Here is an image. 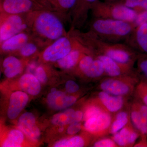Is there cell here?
Here are the masks:
<instances>
[{"mask_svg":"<svg viewBox=\"0 0 147 147\" xmlns=\"http://www.w3.org/2000/svg\"><path fill=\"white\" fill-rule=\"evenodd\" d=\"M137 47L142 53L147 54V23L136 27L132 34Z\"/></svg>","mask_w":147,"mask_h":147,"instance_id":"obj_21","label":"cell"},{"mask_svg":"<svg viewBox=\"0 0 147 147\" xmlns=\"http://www.w3.org/2000/svg\"><path fill=\"white\" fill-rule=\"evenodd\" d=\"M128 122V115L125 112H120L117 114L115 119L110 126V132L115 134L125 126Z\"/></svg>","mask_w":147,"mask_h":147,"instance_id":"obj_28","label":"cell"},{"mask_svg":"<svg viewBox=\"0 0 147 147\" xmlns=\"http://www.w3.org/2000/svg\"><path fill=\"white\" fill-rule=\"evenodd\" d=\"M124 5L130 8L136 7L147 10V0H125Z\"/></svg>","mask_w":147,"mask_h":147,"instance_id":"obj_33","label":"cell"},{"mask_svg":"<svg viewBox=\"0 0 147 147\" xmlns=\"http://www.w3.org/2000/svg\"><path fill=\"white\" fill-rule=\"evenodd\" d=\"M30 32H22L1 43V53H15L20 50L27 42L35 38Z\"/></svg>","mask_w":147,"mask_h":147,"instance_id":"obj_14","label":"cell"},{"mask_svg":"<svg viewBox=\"0 0 147 147\" xmlns=\"http://www.w3.org/2000/svg\"><path fill=\"white\" fill-rule=\"evenodd\" d=\"M105 73L104 66L101 61L95 58L84 75L90 78H97Z\"/></svg>","mask_w":147,"mask_h":147,"instance_id":"obj_27","label":"cell"},{"mask_svg":"<svg viewBox=\"0 0 147 147\" xmlns=\"http://www.w3.org/2000/svg\"><path fill=\"white\" fill-rule=\"evenodd\" d=\"M83 45L76 37L67 34L45 47L40 56L44 61L55 62L65 57L72 50Z\"/></svg>","mask_w":147,"mask_h":147,"instance_id":"obj_5","label":"cell"},{"mask_svg":"<svg viewBox=\"0 0 147 147\" xmlns=\"http://www.w3.org/2000/svg\"><path fill=\"white\" fill-rule=\"evenodd\" d=\"M21 89L32 96H36L40 92V82L35 75L31 74H25L20 77L18 81Z\"/></svg>","mask_w":147,"mask_h":147,"instance_id":"obj_18","label":"cell"},{"mask_svg":"<svg viewBox=\"0 0 147 147\" xmlns=\"http://www.w3.org/2000/svg\"><path fill=\"white\" fill-rule=\"evenodd\" d=\"M77 98L73 96L68 95L65 92L52 89L47 95V102L48 106L53 110H63L74 104Z\"/></svg>","mask_w":147,"mask_h":147,"instance_id":"obj_13","label":"cell"},{"mask_svg":"<svg viewBox=\"0 0 147 147\" xmlns=\"http://www.w3.org/2000/svg\"><path fill=\"white\" fill-rule=\"evenodd\" d=\"M56 13L45 9L26 14L30 31L46 46L67 35L62 22Z\"/></svg>","mask_w":147,"mask_h":147,"instance_id":"obj_1","label":"cell"},{"mask_svg":"<svg viewBox=\"0 0 147 147\" xmlns=\"http://www.w3.org/2000/svg\"><path fill=\"white\" fill-rule=\"evenodd\" d=\"M66 90L69 93H74L79 91V86L76 82L73 80H69L65 85Z\"/></svg>","mask_w":147,"mask_h":147,"instance_id":"obj_36","label":"cell"},{"mask_svg":"<svg viewBox=\"0 0 147 147\" xmlns=\"http://www.w3.org/2000/svg\"><path fill=\"white\" fill-rule=\"evenodd\" d=\"M17 126L29 139L37 141L40 136V131L37 125L34 115L31 113L26 112L22 114L18 119Z\"/></svg>","mask_w":147,"mask_h":147,"instance_id":"obj_12","label":"cell"},{"mask_svg":"<svg viewBox=\"0 0 147 147\" xmlns=\"http://www.w3.org/2000/svg\"><path fill=\"white\" fill-rule=\"evenodd\" d=\"M117 144L113 139H100L93 145L94 147H114L117 146Z\"/></svg>","mask_w":147,"mask_h":147,"instance_id":"obj_35","label":"cell"},{"mask_svg":"<svg viewBox=\"0 0 147 147\" xmlns=\"http://www.w3.org/2000/svg\"><path fill=\"white\" fill-rule=\"evenodd\" d=\"M84 113L80 110L75 112V122H80L84 119Z\"/></svg>","mask_w":147,"mask_h":147,"instance_id":"obj_39","label":"cell"},{"mask_svg":"<svg viewBox=\"0 0 147 147\" xmlns=\"http://www.w3.org/2000/svg\"><path fill=\"white\" fill-rule=\"evenodd\" d=\"M45 43L36 38L27 42L20 50L15 53H18L24 57H29L34 55L37 53L39 47L45 45Z\"/></svg>","mask_w":147,"mask_h":147,"instance_id":"obj_25","label":"cell"},{"mask_svg":"<svg viewBox=\"0 0 147 147\" xmlns=\"http://www.w3.org/2000/svg\"><path fill=\"white\" fill-rule=\"evenodd\" d=\"M97 0H77L69 12L73 29L82 28L86 21L89 10Z\"/></svg>","mask_w":147,"mask_h":147,"instance_id":"obj_10","label":"cell"},{"mask_svg":"<svg viewBox=\"0 0 147 147\" xmlns=\"http://www.w3.org/2000/svg\"><path fill=\"white\" fill-rule=\"evenodd\" d=\"M91 10L94 18L114 19L134 23L138 13L123 5L96 1Z\"/></svg>","mask_w":147,"mask_h":147,"instance_id":"obj_4","label":"cell"},{"mask_svg":"<svg viewBox=\"0 0 147 147\" xmlns=\"http://www.w3.org/2000/svg\"><path fill=\"white\" fill-rule=\"evenodd\" d=\"M110 1H113V0H110Z\"/></svg>","mask_w":147,"mask_h":147,"instance_id":"obj_42","label":"cell"},{"mask_svg":"<svg viewBox=\"0 0 147 147\" xmlns=\"http://www.w3.org/2000/svg\"><path fill=\"white\" fill-rule=\"evenodd\" d=\"M147 23V10L141 11L138 13L136 19L134 22L136 27L143 23Z\"/></svg>","mask_w":147,"mask_h":147,"instance_id":"obj_37","label":"cell"},{"mask_svg":"<svg viewBox=\"0 0 147 147\" xmlns=\"http://www.w3.org/2000/svg\"><path fill=\"white\" fill-rule=\"evenodd\" d=\"M35 76L39 80L40 83L45 84L47 80V73L44 67L42 66H39L36 69Z\"/></svg>","mask_w":147,"mask_h":147,"instance_id":"obj_34","label":"cell"},{"mask_svg":"<svg viewBox=\"0 0 147 147\" xmlns=\"http://www.w3.org/2000/svg\"><path fill=\"white\" fill-rule=\"evenodd\" d=\"M133 125L142 135H147V121L138 110L135 104L130 115Z\"/></svg>","mask_w":147,"mask_h":147,"instance_id":"obj_26","label":"cell"},{"mask_svg":"<svg viewBox=\"0 0 147 147\" xmlns=\"http://www.w3.org/2000/svg\"><path fill=\"white\" fill-rule=\"evenodd\" d=\"M97 58L103 63L105 73L111 77H119L132 74L131 65L119 63L108 56L96 55Z\"/></svg>","mask_w":147,"mask_h":147,"instance_id":"obj_11","label":"cell"},{"mask_svg":"<svg viewBox=\"0 0 147 147\" xmlns=\"http://www.w3.org/2000/svg\"><path fill=\"white\" fill-rule=\"evenodd\" d=\"M136 26L134 23L127 21L94 18L90 26V32L100 39L117 43L128 39L134 32Z\"/></svg>","mask_w":147,"mask_h":147,"instance_id":"obj_3","label":"cell"},{"mask_svg":"<svg viewBox=\"0 0 147 147\" xmlns=\"http://www.w3.org/2000/svg\"><path fill=\"white\" fill-rule=\"evenodd\" d=\"M98 97L100 104L110 113H116L123 106V96L114 95L102 91L98 93Z\"/></svg>","mask_w":147,"mask_h":147,"instance_id":"obj_17","label":"cell"},{"mask_svg":"<svg viewBox=\"0 0 147 147\" xmlns=\"http://www.w3.org/2000/svg\"><path fill=\"white\" fill-rule=\"evenodd\" d=\"M25 31H30L26 14H0V42Z\"/></svg>","mask_w":147,"mask_h":147,"instance_id":"obj_6","label":"cell"},{"mask_svg":"<svg viewBox=\"0 0 147 147\" xmlns=\"http://www.w3.org/2000/svg\"><path fill=\"white\" fill-rule=\"evenodd\" d=\"M137 60L139 73L142 79L147 80V54L139 53Z\"/></svg>","mask_w":147,"mask_h":147,"instance_id":"obj_30","label":"cell"},{"mask_svg":"<svg viewBox=\"0 0 147 147\" xmlns=\"http://www.w3.org/2000/svg\"><path fill=\"white\" fill-rule=\"evenodd\" d=\"M89 54H93V53L88 47L83 45L72 50L68 55L56 62L58 66L61 68L70 69L78 65L79 61L84 55Z\"/></svg>","mask_w":147,"mask_h":147,"instance_id":"obj_16","label":"cell"},{"mask_svg":"<svg viewBox=\"0 0 147 147\" xmlns=\"http://www.w3.org/2000/svg\"><path fill=\"white\" fill-rule=\"evenodd\" d=\"M75 112L72 109H67L53 116L52 123L57 126H65L75 122Z\"/></svg>","mask_w":147,"mask_h":147,"instance_id":"obj_23","label":"cell"},{"mask_svg":"<svg viewBox=\"0 0 147 147\" xmlns=\"http://www.w3.org/2000/svg\"><path fill=\"white\" fill-rule=\"evenodd\" d=\"M29 101L26 93L21 91L13 92L9 98L7 116L11 120L15 119L25 108Z\"/></svg>","mask_w":147,"mask_h":147,"instance_id":"obj_15","label":"cell"},{"mask_svg":"<svg viewBox=\"0 0 147 147\" xmlns=\"http://www.w3.org/2000/svg\"><path fill=\"white\" fill-rule=\"evenodd\" d=\"M105 110V109L101 104H92L89 105L86 108V110L84 113V121L86 120L87 119L90 118L91 117H93L98 115L102 111Z\"/></svg>","mask_w":147,"mask_h":147,"instance_id":"obj_31","label":"cell"},{"mask_svg":"<svg viewBox=\"0 0 147 147\" xmlns=\"http://www.w3.org/2000/svg\"><path fill=\"white\" fill-rule=\"evenodd\" d=\"M2 67L6 77L12 78L21 73L23 69V65L18 58L9 56L3 61Z\"/></svg>","mask_w":147,"mask_h":147,"instance_id":"obj_20","label":"cell"},{"mask_svg":"<svg viewBox=\"0 0 147 147\" xmlns=\"http://www.w3.org/2000/svg\"><path fill=\"white\" fill-rule=\"evenodd\" d=\"M139 134L129 126H125L114 134L113 139L120 146H131L135 143Z\"/></svg>","mask_w":147,"mask_h":147,"instance_id":"obj_19","label":"cell"},{"mask_svg":"<svg viewBox=\"0 0 147 147\" xmlns=\"http://www.w3.org/2000/svg\"><path fill=\"white\" fill-rule=\"evenodd\" d=\"M81 128L82 126L80 122L72 123L67 127V134L70 135H75L81 130Z\"/></svg>","mask_w":147,"mask_h":147,"instance_id":"obj_38","label":"cell"},{"mask_svg":"<svg viewBox=\"0 0 147 147\" xmlns=\"http://www.w3.org/2000/svg\"><path fill=\"white\" fill-rule=\"evenodd\" d=\"M136 94L139 100L147 106V88L142 80L136 87Z\"/></svg>","mask_w":147,"mask_h":147,"instance_id":"obj_32","label":"cell"},{"mask_svg":"<svg viewBox=\"0 0 147 147\" xmlns=\"http://www.w3.org/2000/svg\"><path fill=\"white\" fill-rule=\"evenodd\" d=\"M45 9H47L34 0H0V13L2 14H26Z\"/></svg>","mask_w":147,"mask_h":147,"instance_id":"obj_8","label":"cell"},{"mask_svg":"<svg viewBox=\"0 0 147 147\" xmlns=\"http://www.w3.org/2000/svg\"><path fill=\"white\" fill-rule=\"evenodd\" d=\"M64 130V127L63 126H59V127L58 129V131L59 132H62Z\"/></svg>","mask_w":147,"mask_h":147,"instance_id":"obj_41","label":"cell"},{"mask_svg":"<svg viewBox=\"0 0 147 147\" xmlns=\"http://www.w3.org/2000/svg\"><path fill=\"white\" fill-rule=\"evenodd\" d=\"M105 110L85 121L84 128L90 133L98 134L105 132L111 126L112 117Z\"/></svg>","mask_w":147,"mask_h":147,"instance_id":"obj_9","label":"cell"},{"mask_svg":"<svg viewBox=\"0 0 147 147\" xmlns=\"http://www.w3.org/2000/svg\"><path fill=\"white\" fill-rule=\"evenodd\" d=\"M85 145V140L80 136H75L58 141L53 145L55 147H82Z\"/></svg>","mask_w":147,"mask_h":147,"instance_id":"obj_29","label":"cell"},{"mask_svg":"<svg viewBox=\"0 0 147 147\" xmlns=\"http://www.w3.org/2000/svg\"><path fill=\"white\" fill-rule=\"evenodd\" d=\"M94 55L108 56L119 63L132 65L139 53L126 44L114 43L100 39L89 32L74 36Z\"/></svg>","mask_w":147,"mask_h":147,"instance_id":"obj_2","label":"cell"},{"mask_svg":"<svg viewBox=\"0 0 147 147\" xmlns=\"http://www.w3.org/2000/svg\"><path fill=\"white\" fill-rule=\"evenodd\" d=\"M138 80V76L134 74L111 77L101 82L100 88L102 91L110 94L123 96L131 93Z\"/></svg>","mask_w":147,"mask_h":147,"instance_id":"obj_7","label":"cell"},{"mask_svg":"<svg viewBox=\"0 0 147 147\" xmlns=\"http://www.w3.org/2000/svg\"><path fill=\"white\" fill-rule=\"evenodd\" d=\"M24 134L20 129H11L3 142L2 147H21L24 140Z\"/></svg>","mask_w":147,"mask_h":147,"instance_id":"obj_24","label":"cell"},{"mask_svg":"<svg viewBox=\"0 0 147 147\" xmlns=\"http://www.w3.org/2000/svg\"><path fill=\"white\" fill-rule=\"evenodd\" d=\"M34 1H35L36 2L39 3L42 5L43 6L45 7V8L49 10L47 0H34Z\"/></svg>","mask_w":147,"mask_h":147,"instance_id":"obj_40","label":"cell"},{"mask_svg":"<svg viewBox=\"0 0 147 147\" xmlns=\"http://www.w3.org/2000/svg\"><path fill=\"white\" fill-rule=\"evenodd\" d=\"M49 10L57 14H65L74 6L77 0H47Z\"/></svg>","mask_w":147,"mask_h":147,"instance_id":"obj_22","label":"cell"}]
</instances>
